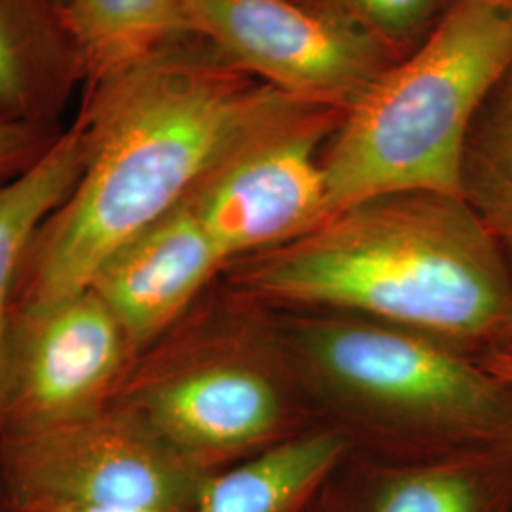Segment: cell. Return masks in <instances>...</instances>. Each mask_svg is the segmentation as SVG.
I'll return each mask as SVG.
<instances>
[{
    "label": "cell",
    "mask_w": 512,
    "mask_h": 512,
    "mask_svg": "<svg viewBox=\"0 0 512 512\" xmlns=\"http://www.w3.org/2000/svg\"><path fill=\"white\" fill-rule=\"evenodd\" d=\"M308 107L177 42L101 84L84 118L78 183L37 234L25 311L88 289L128 241L164 219L258 137Z\"/></svg>",
    "instance_id": "6da1fadb"
},
{
    "label": "cell",
    "mask_w": 512,
    "mask_h": 512,
    "mask_svg": "<svg viewBox=\"0 0 512 512\" xmlns=\"http://www.w3.org/2000/svg\"><path fill=\"white\" fill-rule=\"evenodd\" d=\"M239 304L334 311L414 330L480 359L512 323V270L461 198L399 192L236 262Z\"/></svg>",
    "instance_id": "7a4b0ae2"
},
{
    "label": "cell",
    "mask_w": 512,
    "mask_h": 512,
    "mask_svg": "<svg viewBox=\"0 0 512 512\" xmlns=\"http://www.w3.org/2000/svg\"><path fill=\"white\" fill-rule=\"evenodd\" d=\"M264 319L310 410L348 437L355 456L414 461L512 448V387L475 357L348 313Z\"/></svg>",
    "instance_id": "3957f363"
},
{
    "label": "cell",
    "mask_w": 512,
    "mask_h": 512,
    "mask_svg": "<svg viewBox=\"0 0 512 512\" xmlns=\"http://www.w3.org/2000/svg\"><path fill=\"white\" fill-rule=\"evenodd\" d=\"M512 69V6L452 0L348 110L323 150L332 211L399 192L459 196L478 110Z\"/></svg>",
    "instance_id": "277c9868"
},
{
    "label": "cell",
    "mask_w": 512,
    "mask_h": 512,
    "mask_svg": "<svg viewBox=\"0 0 512 512\" xmlns=\"http://www.w3.org/2000/svg\"><path fill=\"white\" fill-rule=\"evenodd\" d=\"M211 475L310 429V406L264 317L175 349L133 378L122 401Z\"/></svg>",
    "instance_id": "5b68a950"
},
{
    "label": "cell",
    "mask_w": 512,
    "mask_h": 512,
    "mask_svg": "<svg viewBox=\"0 0 512 512\" xmlns=\"http://www.w3.org/2000/svg\"><path fill=\"white\" fill-rule=\"evenodd\" d=\"M207 476L118 403L0 437V488L14 507L192 509Z\"/></svg>",
    "instance_id": "8992f818"
},
{
    "label": "cell",
    "mask_w": 512,
    "mask_h": 512,
    "mask_svg": "<svg viewBox=\"0 0 512 512\" xmlns=\"http://www.w3.org/2000/svg\"><path fill=\"white\" fill-rule=\"evenodd\" d=\"M188 33L234 69L317 109L348 110L397 61L321 0H190Z\"/></svg>",
    "instance_id": "52a82bcc"
},
{
    "label": "cell",
    "mask_w": 512,
    "mask_h": 512,
    "mask_svg": "<svg viewBox=\"0 0 512 512\" xmlns=\"http://www.w3.org/2000/svg\"><path fill=\"white\" fill-rule=\"evenodd\" d=\"M340 116L311 110L272 129L194 190L188 202L226 266L296 241L334 215L321 148Z\"/></svg>",
    "instance_id": "ba28073f"
},
{
    "label": "cell",
    "mask_w": 512,
    "mask_h": 512,
    "mask_svg": "<svg viewBox=\"0 0 512 512\" xmlns=\"http://www.w3.org/2000/svg\"><path fill=\"white\" fill-rule=\"evenodd\" d=\"M129 355L118 319L90 287L44 310L25 311L16 346L8 342L6 351L0 414L10 429L4 433L103 408Z\"/></svg>",
    "instance_id": "9c48e42d"
},
{
    "label": "cell",
    "mask_w": 512,
    "mask_h": 512,
    "mask_svg": "<svg viewBox=\"0 0 512 512\" xmlns=\"http://www.w3.org/2000/svg\"><path fill=\"white\" fill-rule=\"evenodd\" d=\"M224 266L219 247L184 200L110 256L88 287L114 313L135 353L160 338Z\"/></svg>",
    "instance_id": "30bf717a"
},
{
    "label": "cell",
    "mask_w": 512,
    "mask_h": 512,
    "mask_svg": "<svg viewBox=\"0 0 512 512\" xmlns=\"http://www.w3.org/2000/svg\"><path fill=\"white\" fill-rule=\"evenodd\" d=\"M321 505L325 512H512V448L414 461L351 454Z\"/></svg>",
    "instance_id": "8fae6325"
},
{
    "label": "cell",
    "mask_w": 512,
    "mask_h": 512,
    "mask_svg": "<svg viewBox=\"0 0 512 512\" xmlns=\"http://www.w3.org/2000/svg\"><path fill=\"white\" fill-rule=\"evenodd\" d=\"M351 454L353 446L342 431L310 427L211 473L192 512H313Z\"/></svg>",
    "instance_id": "7c38bea8"
},
{
    "label": "cell",
    "mask_w": 512,
    "mask_h": 512,
    "mask_svg": "<svg viewBox=\"0 0 512 512\" xmlns=\"http://www.w3.org/2000/svg\"><path fill=\"white\" fill-rule=\"evenodd\" d=\"M86 156L88 129L82 118L37 162L29 165L14 181L0 186V410L14 277L40 228L73 192L84 171Z\"/></svg>",
    "instance_id": "4fadbf2b"
},
{
    "label": "cell",
    "mask_w": 512,
    "mask_h": 512,
    "mask_svg": "<svg viewBox=\"0 0 512 512\" xmlns=\"http://www.w3.org/2000/svg\"><path fill=\"white\" fill-rule=\"evenodd\" d=\"M190 0H73L67 21L99 84L188 33Z\"/></svg>",
    "instance_id": "5bb4252c"
},
{
    "label": "cell",
    "mask_w": 512,
    "mask_h": 512,
    "mask_svg": "<svg viewBox=\"0 0 512 512\" xmlns=\"http://www.w3.org/2000/svg\"><path fill=\"white\" fill-rule=\"evenodd\" d=\"M459 190L512 270V69L476 114L463 148Z\"/></svg>",
    "instance_id": "9a60e30c"
},
{
    "label": "cell",
    "mask_w": 512,
    "mask_h": 512,
    "mask_svg": "<svg viewBox=\"0 0 512 512\" xmlns=\"http://www.w3.org/2000/svg\"><path fill=\"white\" fill-rule=\"evenodd\" d=\"M401 59L437 25L452 0H323Z\"/></svg>",
    "instance_id": "2e32d148"
},
{
    "label": "cell",
    "mask_w": 512,
    "mask_h": 512,
    "mask_svg": "<svg viewBox=\"0 0 512 512\" xmlns=\"http://www.w3.org/2000/svg\"><path fill=\"white\" fill-rule=\"evenodd\" d=\"M25 92V71L18 42L0 18V105H12Z\"/></svg>",
    "instance_id": "e0dca14e"
},
{
    "label": "cell",
    "mask_w": 512,
    "mask_h": 512,
    "mask_svg": "<svg viewBox=\"0 0 512 512\" xmlns=\"http://www.w3.org/2000/svg\"><path fill=\"white\" fill-rule=\"evenodd\" d=\"M10 505V503H8ZM192 509H148V507H122V505H84V503H27L10 505V512H192Z\"/></svg>",
    "instance_id": "ac0fdd59"
},
{
    "label": "cell",
    "mask_w": 512,
    "mask_h": 512,
    "mask_svg": "<svg viewBox=\"0 0 512 512\" xmlns=\"http://www.w3.org/2000/svg\"><path fill=\"white\" fill-rule=\"evenodd\" d=\"M478 361L486 366L495 378H499L503 384L512 387V351L490 349Z\"/></svg>",
    "instance_id": "d6986e66"
},
{
    "label": "cell",
    "mask_w": 512,
    "mask_h": 512,
    "mask_svg": "<svg viewBox=\"0 0 512 512\" xmlns=\"http://www.w3.org/2000/svg\"><path fill=\"white\" fill-rule=\"evenodd\" d=\"M25 145V133L14 126L0 124V165L12 160Z\"/></svg>",
    "instance_id": "ffe728a7"
},
{
    "label": "cell",
    "mask_w": 512,
    "mask_h": 512,
    "mask_svg": "<svg viewBox=\"0 0 512 512\" xmlns=\"http://www.w3.org/2000/svg\"><path fill=\"white\" fill-rule=\"evenodd\" d=\"M494 349H503V351H512V323L509 325V329L505 332V336L501 338L499 346Z\"/></svg>",
    "instance_id": "44dd1931"
},
{
    "label": "cell",
    "mask_w": 512,
    "mask_h": 512,
    "mask_svg": "<svg viewBox=\"0 0 512 512\" xmlns=\"http://www.w3.org/2000/svg\"><path fill=\"white\" fill-rule=\"evenodd\" d=\"M0 512H10V505H8V499L2 492V488H0Z\"/></svg>",
    "instance_id": "7402d4cb"
},
{
    "label": "cell",
    "mask_w": 512,
    "mask_h": 512,
    "mask_svg": "<svg viewBox=\"0 0 512 512\" xmlns=\"http://www.w3.org/2000/svg\"><path fill=\"white\" fill-rule=\"evenodd\" d=\"M313 512H325V511H323V505H321V501H319V503H317V507H315V509H313Z\"/></svg>",
    "instance_id": "603a6c76"
},
{
    "label": "cell",
    "mask_w": 512,
    "mask_h": 512,
    "mask_svg": "<svg viewBox=\"0 0 512 512\" xmlns=\"http://www.w3.org/2000/svg\"><path fill=\"white\" fill-rule=\"evenodd\" d=\"M497 2H503V4H507V6H512V0H497Z\"/></svg>",
    "instance_id": "cb8c5ba5"
},
{
    "label": "cell",
    "mask_w": 512,
    "mask_h": 512,
    "mask_svg": "<svg viewBox=\"0 0 512 512\" xmlns=\"http://www.w3.org/2000/svg\"><path fill=\"white\" fill-rule=\"evenodd\" d=\"M321 2H323V0H321Z\"/></svg>",
    "instance_id": "d4e9b609"
}]
</instances>
